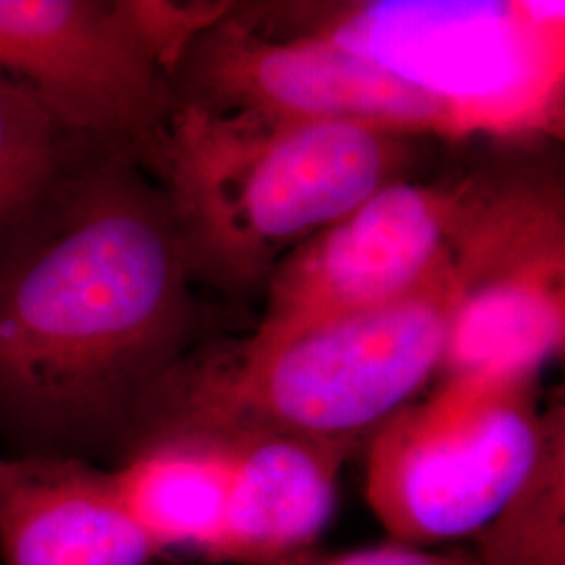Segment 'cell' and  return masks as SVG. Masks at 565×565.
Instances as JSON below:
<instances>
[{
	"mask_svg": "<svg viewBox=\"0 0 565 565\" xmlns=\"http://www.w3.org/2000/svg\"><path fill=\"white\" fill-rule=\"evenodd\" d=\"M461 198V181L385 184L277 264L254 335H291L413 296L450 263Z\"/></svg>",
	"mask_w": 565,
	"mask_h": 565,
	"instance_id": "9",
	"label": "cell"
},
{
	"mask_svg": "<svg viewBox=\"0 0 565 565\" xmlns=\"http://www.w3.org/2000/svg\"><path fill=\"white\" fill-rule=\"evenodd\" d=\"M445 270L401 302L308 331L195 343L145 396L124 452L160 434H277L352 448L440 375L455 310Z\"/></svg>",
	"mask_w": 565,
	"mask_h": 565,
	"instance_id": "2",
	"label": "cell"
},
{
	"mask_svg": "<svg viewBox=\"0 0 565 565\" xmlns=\"http://www.w3.org/2000/svg\"><path fill=\"white\" fill-rule=\"evenodd\" d=\"M266 34L312 36L440 103L465 137L564 130V2H308L237 9Z\"/></svg>",
	"mask_w": 565,
	"mask_h": 565,
	"instance_id": "4",
	"label": "cell"
},
{
	"mask_svg": "<svg viewBox=\"0 0 565 565\" xmlns=\"http://www.w3.org/2000/svg\"><path fill=\"white\" fill-rule=\"evenodd\" d=\"M471 539V565H565V427Z\"/></svg>",
	"mask_w": 565,
	"mask_h": 565,
	"instance_id": "14",
	"label": "cell"
},
{
	"mask_svg": "<svg viewBox=\"0 0 565 565\" xmlns=\"http://www.w3.org/2000/svg\"><path fill=\"white\" fill-rule=\"evenodd\" d=\"M530 373L446 375L369 440L364 497L387 539L436 546L476 536L565 427Z\"/></svg>",
	"mask_w": 565,
	"mask_h": 565,
	"instance_id": "5",
	"label": "cell"
},
{
	"mask_svg": "<svg viewBox=\"0 0 565 565\" xmlns=\"http://www.w3.org/2000/svg\"><path fill=\"white\" fill-rule=\"evenodd\" d=\"M270 565H471V555L467 551H440L385 539L380 545L333 553L315 546Z\"/></svg>",
	"mask_w": 565,
	"mask_h": 565,
	"instance_id": "15",
	"label": "cell"
},
{
	"mask_svg": "<svg viewBox=\"0 0 565 565\" xmlns=\"http://www.w3.org/2000/svg\"><path fill=\"white\" fill-rule=\"evenodd\" d=\"M450 242L445 375L543 371L565 342V207L553 177L471 174Z\"/></svg>",
	"mask_w": 565,
	"mask_h": 565,
	"instance_id": "6",
	"label": "cell"
},
{
	"mask_svg": "<svg viewBox=\"0 0 565 565\" xmlns=\"http://www.w3.org/2000/svg\"><path fill=\"white\" fill-rule=\"evenodd\" d=\"M111 467L0 452V565H151Z\"/></svg>",
	"mask_w": 565,
	"mask_h": 565,
	"instance_id": "10",
	"label": "cell"
},
{
	"mask_svg": "<svg viewBox=\"0 0 565 565\" xmlns=\"http://www.w3.org/2000/svg\"><path fill=\"white\" fill-rule=\"evenodd\" d=\"M121 503L163 553L214 562L231 497V446L207 434H160L130 446L111 465Z\"/></svg>",
	"mask_w": 565,
	"mask_h": 565,
	"instance_id": "12",
	"label": "cell"
},
{
	"mask_svg": "<svg viewBox=\"0 0 565 565\" xmlns=\"http://www.w3.org/2000/svg\"><path fill=\"white\" fill-rule=\"evenodd\" d=\"M105 156L126 153L74 132L32 95L0 81V266Z\"/></svg>",
	"mask_w": 565,
	"mask_h": 565,
	"instance_id": "13",
	"label": "cell"
},
{
	"mask_svg": "<svg viewBox=\"0 0 565 565\" xmlns=\"http://www.w3.org/2000/svg\"><path fill=\"white\" fill-rule=\"evenodd\" d=\"M168 86L172 109L352 121L413 139H461L440 103L375 63L321 39L260 32L233 4L184 46Z\"/></svg>",
	"mask_w": 565,
	"mask_h": 565,
	"instance_id": "7",
	"label": "cell"
},
{
	"mask_svg": "<svg viewBox=\"0 0 565 565\" xmlns=\"http://www.w3.org/2000/svg\"><path fill=\"white\" fill-rule=\"evenodd\" d=\"M0 81L147 168L172 116L135 0H0Z\"/></svg>",
	"mask_w": 565,
	"mask_h": 565,
	"instance_id": "8",
	"label": "cell"
},
{
	"mask_svg": "<svg viewBox=\"0 0 565 565\" xmlns=\"http://www.w3.org/2000/svg\"><path fill=\"white\" fill-rule=\"evenodd\" d=\"M411 139L352 121L174 107L145 170L162 189L193 281L243 291L404 179Z\"/></svg>",
	"mask_w": 565,
	"mask_h": 565,
	"instance_id": "3",
	"label": "cell"
},
{
	"mask_svg": "<svg viewBox=\"0 0 565 565\" xmlns=\"http://www.w3.org/2000/svg\"><path fill=\"white\" fill-rule=\"evenodd\" d=\"M224 440L231 497L214 564L270 565L315 548L335 515L350 450L277 434Z\"/></svg>",
	"mask_w": 565,
	"mask_h": 565,
	"instance_id": "11",
	"label": "cell"
},
{
	"mask_svg": "<svg viewBox=\"0 0 565 565\" xmlns=\"http://www.w3.org/2000/svg\"><path fill=\"white\" fill-rule=\"evenodd\" d=\"M193 285L160 184L128 156L90 163L0 266V452L118 461L195 345Z\"/></svg>",
	"mask_w": 565,
	"mask_h": 565,
	"instance_id": "1",
	"label": "cell"
}]
</instances>
